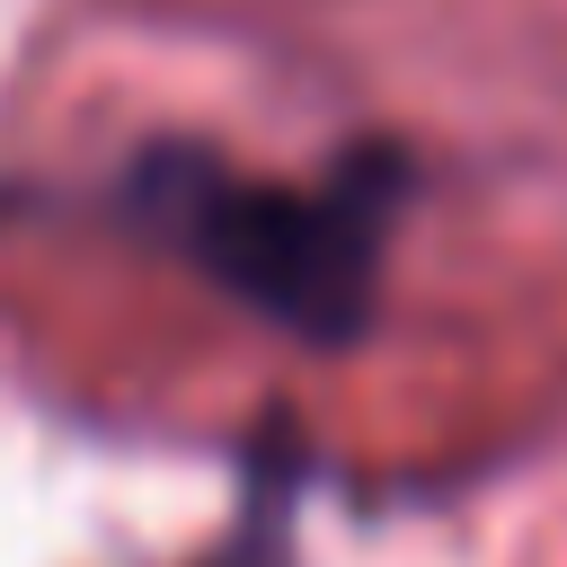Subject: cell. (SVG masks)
I'll return each instance as SVG.
<instances>
[{
    "label": "cell",
    "mask_w": 567,
    "mask_h": 567,
    "mask_svg": "<svg viewBox=\"0 0 567 567\" xmlns=\"http://www.w3.org/2000/svg\"><path fill=\"white\" fill-rule=\"evenodd\" d=\"M416 159L399 142H354L328 177L284 186L248 177L204 142H151L115 168V221L177 248L204 284H221L266 328L337 354L372 328L381 257L408 213Z\"/></svg>",
    "instance_id": "obj_1"
},
{
    "label": "cell",
    "mask_w": 567,
    "mask_h": 567,
    "mask_svg": "<svg viewBox=\"0 0 567 567\" xmlns=\"http://www.w3.org/2000/svg\"><path fill=\"white\" fill-rule=\"evenodd\" d=\"M292 514H301V470H292V452L275 443L266 470L248 478L239 523H230L195 567H301V549H292Z\"/></svg>",
    "instance_id": "obj_2"
}]
</instances>
